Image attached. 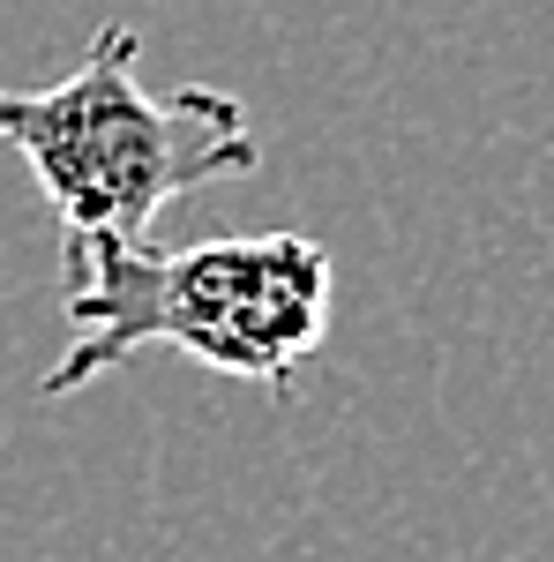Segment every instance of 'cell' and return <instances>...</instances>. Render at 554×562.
Wrapping results in <instances>:
<instances>
[{"label":"cell","mask_w":554,"mask_h":562,"mask_svg":"<svg viewBox=\"0 0 554 562\" xmlns=\"http://www.w3.org/2000/svg\"><path fill=\"white\" fill-rule=\"evenodd\" d=\"M68 278V352L45 368V397H76L105 368L166 346L217 375L293 397L330 330V248L307 233H233L195 248H83Z\"/></svg>","instance_id":"obj_1"},{"label":"cell","mask_w":554,"mask_h":562,"mask_svg":"<svg viewBox=\"0 0 554 562\" xmlns=\"http://www.w3.org/2000/svg\"><path fill=\"white\" fill-rule=\"evenodd\" d=\"M135 53V23H98L76 76L45 90L0 83V143L45 188L60 217V256L143 248L172 195L262 166V143L233 90H143Z\"/></svg>","instance_id":"obj_2"}]
</instances>
